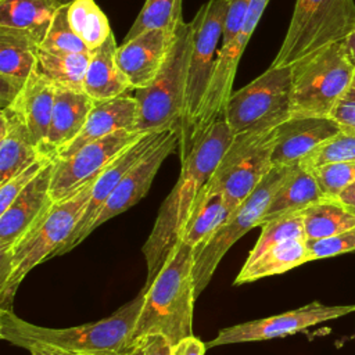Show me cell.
Masks as SVG:
<instances>
[{
  "label": "cell",
  "instance_id": "obj_30",
  "mask_svg": "<svg viewBox=\"0 0 355 355\" xmlns=\"http://www.w3.org/2000/svg\"><path fill=\"white\" fill-rule=\"evenodd\" d=\"M305 240L323 239L355 227V215L337 198H322L302 211Z\"/></svg>",
  "mask_w": 355,
  "mask_h": 355
},
{
  "label": "cell",
  "instance_id": "obj_12",
  "mask_svg": "<svg viewBox=\"0 0 355 355\" xmlns=\"http://www.w3.org/2000/svg\"><path fill=\"white\" fill-rule=\"evenodd\" d=\"M354 312L355 304L327 305L319 301H313L304 306L279 315L255 319L220 329L218 334L211 341L207 343V347L212 348L226 344L282 338L302 331L308 327L316 326L319 323L347 316Z\"/></svg>",
  "mask_w": 355,
  "mask_h": 355
},
{
  "label": "cell",
  "instance_id": "obj_35",
  "mask_svg": "<svg viewBox=\"0 0 355 355\" xmlns=\"http://www.w3.org/2000/svg\"><path fill=\"white\" fill-rule=\"evenodd\" d=\"M44 50H58L69 53H89L87 46L80 40V37L73 32L68 21V3H64L58 7L53 22L39 44Z\"/></svg>",
  "mask_w": 355,
  "mask_h": 355
},
{
  "label": "cell",
  "instance_id": "obj_21",
  "mask_svg": "<svg viewBox=\"0 0 355 355\" xmlns=\"http://www.w3.org/2000/svg\"><path fill=\"white\" fill-rule=\"evenodd\" d=\"M94 103L83 90L55 86L51 122L43 148L44 155L54 159L80 133Z\"/></svg>",
  "mask_w": 355,
  "mask_h": 355
},
{
  "label": "cell",
  "instance_id": "obj_9",
  "mask_svg": "<svg viewBox=\"0 0 355 355\" xmlns=\"http://www.w3.org/2000/svg\"><path fill=\"white\" fill-rule=\"evenodd\" d=\"M290 166H272L254 191L232 212L208 239L193 251V283L196 298L211 282L219 262L229 248L248 230L259 226L265 211L279 186L290 173Z\"/></svg>",
  "mask_w": 355,
  "mask_h": 355
},
{
  "label": "cell",
  "instance_id": "obj_40",
  "mask_svg": "<svg viewBox=\"0 0 355 355\" xmlns=\"http://www.w3.org/2000/svg\"><path fill=\"white\" fill-rule=\"evenodd\" d=\"M171 343L159 334H148L133 341L128 349L129 355H171Z\"/></svg>",
  "mask_w": 355,
  "mask_h": 355
},
{
  "label": "cell",
  "instance_id": "obj_42",
  "mask_svg": "<svg viewBox=\"0 0 355 355\" xmlns=\"http://www.w3.org/2000/svg\"><path fill=\"white\" fill-rule=\"evenodd\" d=\"M337 200L349 211L355 215V182L348 184L338 196Z\"/></svg>",
  "mask_w": 355,
  "mask_h": 355
},
{
  "label": "cell",
  "instance_id": "obj_13",
  "mask_svg": "<svg viewBox=\"0 0 355 355\" xmlns=\"http://www.w3.org/2000/svg\"><path fill=\"white\" fill-rule=\"evenodd\" d=\"M141 135L135 130H119L92 141L68 157L53 159L50 193L54 202L68 198L86 182L97 176L122 151Z\"/></svg>",
  "mask_w": 355,
  "mask_h": 355
},
{
  "label": "cell",
  "instance_id": "obj_20",
  "mask_svg": "<svg viewBox=\"0 0 355 355\" xmlns=\"http://www.w3.org/2000/svg\"><path fill=\"white\" fill-rule=\"evenodd\" d=\"M37 44L28 36L0 29V105L8 107L37 67Z\"/></svg>",
  "mask_w": 355,
  "mask_h": 355
},
{
  "label": "cell",
  "instance_id": "obj_5",
  "mask_svg": "<svg viewBox=\"0 0 355 355\" xmlns=\"http://www.w3.org/2000/svg\"><path fill=\"white\" fill-rule=\"evenodd\" d=\"M230 0L205 1L193 19L191 46L184 96V112L179 128V155L183 161L191 151L196 140L198 118L211 85L216 62V47L222 39L223 25Z\"/></svg>",
  "mask_w": 355,
  "mask_h": 355
},
{
  "label": "cell",
  "instance_id": "obj_29",
  "mask_svg": "<svg viewBox=\"0 0 355 355\" xmlns=\"http://www.w3.org/2000/svg\"><path fill=\"white\" fill-rule=\"evenodd\" d=\"M90 58L89 53H69L37 47L36 69L54 86L83 90V80Z\"/></svg>",
  "mask_w": 355,
  "mask_h": 355
},
{
  "label": "cell",
  "instance_id": "obj_10",
  "mask_svg": "<svg viewBox=\"0 0 355 355\" xmlns=\"http://www.w3.org/2000/svg\"><path fill=\"white\" fill-rule=\"evenodd\" d=\"M291 67L270 65L232 93L223 116L233 135L268 132L291 116Z\"/></svg>",
  "mask_w": 355,
  "mask_h": 355
},
{
  "label": "cell",
  "instance_id": "obj_27",
  "mask_svg": "<svg viewBox=\"0 0 355 355\" xmlns=\"http://www.w3.org/2000/svg\"><path fill=\"white\" fill-rule=\"evenodd\" d=\"M309 262L305 239H293L280 243L252 261H245L234 284L251 283L273 275H282L302 263Z\"/></svg>",
  "mask_w": 355,
  "mask_h": 355
},
{
  "label": "cell",
  "instance_id": "obj_46",
  "mask_svg": "<svg viewBox=\"0 0 355 355\" xmlns=\"http://www.w3.org/2000/svg\"><path fill=\"white\" fill-rule=\"evenodd\" d=\"M62 3H71V1H73V0H61Z\"/></svg>",
  "mask_w": 355,
  "mask_h": 355
},
{
  "label": "cell",
  "instance_id": "obj_23",
  "mask_svg": "<svg viewBox=\"0 0 355 355\" xmlns=\"http://www.w3.org/2000/svg\"><path fill=\"white\" fill-rule=\"evenodd\" d=\"M44 155L33 143L32 136L11 108L0 110V184Z\"/></svg>",
  "mask_w": 355,
  "mask_h": 355
},
{
  "label": "cell",
  "instance_id": "obj_28",
  "mask_svg": "<svg viewBox=\"0 0 355 355\" xmlns=\"http://www.w3.org/2000/svg\"><path fill=\"white\" fill-rule=\"evenodd\" d=\"M230 215L232 212L226 207L223 194L207 183L198 194L196 207L184 226L180 241L196 248L226 222Z\"/></svg>",
  "mask_w": 355,
  "mask_h": 355
},
{
  "label": "cell",
  "instance_id": "obj_24",
  "mask_svg": "<svg viewBox=\"0 0 355 355\" xmlns=\"http://www.w3.org/2000/svg\"><path fill=\"white\" fill-rule=\"evenodd\" d=\"M116 42L111 35L101 46L90 50V58L83 80V92L94 101H103L126 94L130 85L115 61Z\"/></svg>",
  "mask_w": 355,
  "mask_h": 355
},
{
  "label": "cell",
  "instance_id": "obj_25",
  "mask_svg": "<svg viewBox=\"0 0 355 355\" xmlns=\"http://www.w3.org/2000/svg\"><path fill=\"white\" fill-rule=\"evenodd\" d=\"M61 4V0H0V29L22 33L39 46Z\"/></svg>",
  "mask_w": 355,
  "mask_h": 355
},
{
  "label": "cell",
  "instance_id": "obj_31",
  "mask_svg": "<svg viewBox=\"0 0 355 355\" xmlns=\"http://www.w3.org/2000/svg\"><path fill=\"white\" fill-rule=\"evenodd\" d=\"M68 21L89 50L97 49L112 35L108 18L94 0L68 3Z\"/></svg>",
  "mask_w": 355,
  "mask_h": 355
},
{
  "label": "cell",
  "instance_id": "obj_3",
  "mask_svg": "<svg viewBox=\"0 0 355 355\" xmlns=\"http://www.w3.org/2000/svg\"><path fill=\"white\" fill-rule=\"evenodd\" d=\"M193 251L180 241L159 273L146 287L144 302L132 333V343L148 334L165 337L171 345L193 336Z\"/></svg>",
  "mask_w": 355,
  "mask_h": 355
},
{
  "label": "cell",
  "instance_id": "obj_44",
  "mask_svg": "<svg viewBox=\"0 0 355 355\" xmlns=\"http://www.w3.org/2000/svg\"><path fill=\"white\" fill-rule=\"evenodd\" d=\"M31 355H57L53 349L49 348H42V347H33L29 349Z\"/></svg>",
  "mask_w": 355,
  "mask_h": 355
},
{
  "label": "cell",
  "instance_id": "obj_33",
  "mask_svg": "<svg viewBox=\"0 0 355 355\" xmlns=\"http://www.w3.org/2000/svg\"><path fill=\"white\" fill-rule=\"evenodd\" d=\"M261 234L248 254L247 261H252L269 248L293 239H305L302 212L282 215L259 225Z\"/></svg>",
  "mask_w": 355,
  "mask_h": 355
},
{
  "label": "cell",
  "instance_id": "obj_7",
  "mask_svg": "<svg viewBox=\"0 0 355 355\" xmlns=\"http://www.w3.org/2000/svg\"><path fill=\"white\" fill-rule=\"evenodd\" d=\"M354 29V0H295L286 36L270 65L291 67L326 46L345 40Z\"/></svg>",
  "mask_w": 355,
  "mask_h": 355
},
{
  "label": "cell",
  "instance_id": "obj_38",
  "mask_svg": "<svg viewBox=\"0 0 355 355\" xmlns=\"http://www.w3.org/2000/svg\"><path fill=\"white\" fill-rule=\"evenodd\" d=\"M50 157H42L25 169L15 173L7 182L0 184V214H3L11 202L24 191V189L39 175V172L51 161Z\"/></svg>",
  "mask_w": 355,
  "mask_h": 355
},
{
  "label": "cell",
  "instance_id": "obj_4",
  "mask_svg": "<svg viewBox=\"0 0 355 355\" xmlns=\"http://www.w3.org/2000/svg\"><path fill=\"white\" fill-rule=\"evenodd\" d=\"M97 176L68 198L54 202L42 222L24 240L10 252L0 255V308L12 309V300L25 276L35 266L58 255L83 215Z\"/></svg>",
  "mask_w": 355,
  "mask_h": 355
},
{
  "label": "cell",
  "instance_id": "obj_32",
  "mask_svg": "<svg viewBox=\"0 0 355 355\" xmlns=\"http://www.w3.org/2000/svg\"><path fill=\"white\" fill-rule=\"evenodd\" d=\"M182 3L183 0H146L123 42L150 29H178L183 22Z\"/></svg>",
  "mask_w": 355,
  "mask_h": 355
},
{
  "label": "cell",
  "instance_id": "obj_18",
  "mask_svg": "<svg viewBox=\"0 0 355 355\" xmlns=\"http://www.w3.org/2000/svg\"><path fill=\"white\" fill-rule=\"evenodd\" d=\"M341 130L331 116H290L276 128L273 166L300 164L323 141Z\"/></svg>",
  "mask_w": 355,
  "mask_h": 355
},
{
  "label": "cell",
  "instance_id": "obj_11",
  "mask_svg": "<svg viewBox=\"0 0 355 355\" xmlns=\"http://www.w3.org/2000/svg\"><path fill=\"white\" fill-rule=\"evenodd\" d=\"M276 129L236 135L208 184L233 212L272 169Z\"/></svg>",
  "mask_w": 355,
  "mask_h": 355
},
{
  "label": "cell",
  "instance_id": "obj_8",
  "mask_svg": "<svg viewBox=\"0 0 355 355\" xmlns=\"http://www.w3.org/2000/svg\"><path fill=\"white\" fill-rule=\"evenodd\" d=\"M191 46L190 22L178 26L173 47L157 78L144 89H137L135 97L139 103L136 132L148 133L176 129L184 112V96Z\"/></svg>",
  "mask_w": 355,
  "mask_h": 355
},
{
  "label": "cell",
  "instance_id": "obj_2",
  "mask_svg": "<svg viewBox=\"0 0 355 355\" xmlns=\"http://www.w3.org/2000/svg\"><path fill=\"white\" fill-rule=\"evenodd\" d=\"M144 295L146 287L112 315L97 322L62 329L37 326L21 319L12 309L0 308V337L28 351L42 347L72 355H121L132 344V333Z\"/></svg>",
  "mask_w": 355,
  "mask_h": 355
},
{
  "label": "cell",
  "instance_id": "obj_19",
  "mask_svg": "<svg viewBox=\"0 0 355 355\" xmlns=\"http://www.w3.org/2000/svg\"><path fill=\"white\" fill-rule=\"evenodd\" d=\"M139 119V103L133 94L96 101L80 133L55 157H68L80 147L119 130H135Z\"/></svg>",
  "mask_w": 355,
  "mask_h": 355
},
{
  "label": "cell",
  "instance_id": "obj_22",
  "mask_svg": "<svg viewBox=\"0 0 355 355\" xmlns=\"http://www.w3.org/2000/svg\"><path fill=\"white\" fill-rule=\"evenodd\" d=\"M55 86L37 69L8 105L28 128L33 143L43 153L53 114Z\"/></svg>",
  "mask_w": 355,
  "mask_h": 355
},
{
  "label": "cell",
  "instance_id": "obj_41",
  "mask_svg": "<svg viewBox=\"0 0 355 355\" xmlns=\"http://www.w3.org/2000/svg\"><path fill=\"white\" fill-rule=\"evenodd\" d=\"M205 349L207 344H204L196 336H190L172 345L171 355H204Z\"/></svg>",
  "mask_w": 355,
  "mask_h": 355
},
{
  "label": "cell",
  "instance_id": "obj_37",
  "mask_svg": "<svg viewBox=\"0 0 355 355\" xmlns=\"http://www.w3.org/2000/svg\"><path fill=\"white\" fill-rule=\"evenodd\" d=\"M309 262L355 251V227L334 236L306 240Z\"/></svg>",
  "mask_w": 355,
  "mask_h": 355
},
{
  "label": "cell",
  "instance_id": "obj_34",
  "mask_svg": "<svg viewBox=\"0 0 355 355\" xmlns=\"http://www.w3.org/2000/svg\"><path fill=\"white\" fill-rule=\"evenodd\" d=\"M344 161H355V130L341 129L309 153L300 165L313 171L326 164Z\"/></svg>",
  "mask_w": 355,
  "mask_h": 355
},
{
  "label": "cell",
  "instance_id": "obj_45",
  "mask_svg": "<svg viewBox=\"0 0 355 355\" xmlns=\"http://www.w3.org/2000/svg\"><path fill=\"white\" fill-rule=\"evenodd\" d=\"M54 351V349H53ZM57 355H72V354H65V352H60V351H54Z\"/></svg>",
  "mask_w": 355,
  "mask_h": 355
},
{
  "label": "cell",
  "instance_id": "obj_1",
  "mask_svg": "<svg viewBox=\"0 0 355 355\" xmlns=\"http://www.w3.org/2000/svg\"><path fill=\"white\" fill-rule=\"evenodd\" d=\"M233 139L234 135L230 126L225 116H220L204 132L189 155L182 161L178 182L164 200L154 227L141 250L147 263L144 287L151 284L180 243L182 233L196 207L200 191L215 173Z\"/></svg>",
  "mask_w": 355,
  "mask_h": 355
},
{
  "label": "cell",
  "instance_id": "obj_14",
  "mask_svg": "<svg viewBox=\"0 0 355 355\" xmlns=\"http://www.w3.org/2000/svg\"><path fill=\"white\" fill-rule=\"evenodd\" d=\"M178 148V130H166L161 140L125 173L122 180L118 183V186L111 193L104 207L96 216L90 227V233L107 220L136 205L147 194L162 162Z\"/></svg>",
  "mask_w": 355,
  "mask_h": 355
},
{
  "label": "cell",
  "instance_id": "obj_47",
  "mask_svg": "<svg viewBox=\"0 0 355 355\" xmlns=\"http://www.w3.org/2000/svg\"><path fill=\"white\" fill-rule=\"evenodd\" d=\"M121 355H129V354H128V351H125V352H123V354H121Z\"/></svg>",
  "mask_w": 355,
  "mask_h": 355
},
{
  "label": "cell",
  "instance_id": "obj_43",
  "mask_svg": "<svg viewBox=\"0 0 355 355\" xmlns=\"http://www.w3.org/2000/svg\"><path fill=\"white\" fill-rule=\"evenodd\" d=\"M345 44L348 47V51H349V55L355 64V29L352 31V33H349V36L345 39Z\"/></svg>",
  "mask_w": 355,
  "mask_h": 355
},
{
  "label": "cell",
  "instance_id": "obj_16",
  "mask_svg": "<svg viewBox=\"0 0 355 355\" xmlns=\"http://www.w3.org/2000/svg\"><path fill=\"white\" fill-rule=\"evenodd\" d=\"M53 159L0 214V255L10 252L47 215L54 205L51 198Z\"/></svg>",
  "mask_w": 355,
  "mask_h": 355
},
{
  "label": "cell",
  "instance_id": "obj_36",
  "mask_svg": "<svg viewBox=\"0 0 355 355\" xmlns=\"http://www.w3.org/2000/svg\"><path fill=\"white\" fill-rule=\"evenodd\" d=\"M312 172L324 197L337 198L348 184L355 182V161L326 164Z\"/></svg>",
  "mask_w": 355,
  "mask_h": 355
},
{
  "label": "cell",
  "instance_id": "obj_26",
  "mask_svg": "<svg viewBox=\"0 0 355 355\" xmlns=\"http://www.w3.org/2000/svg\"><path fill=\"white\" fill-rule=\"evenodd\" d=\"M322 198H324V194L313 172L297 164L275 191L261 223L282 215L302 212Z\"/></svg>",
  "mask_w": 355,
  "mask_h": 355
},
{
  "label": "cell",
  "instance_id": "obj_6",
  "mask_svg": "<svg viewBox=\"0 0 355 355\" xmlns=\"http://www.w3.org/2000/svg\"><path fill=\"white\" fill-rule=\"evenodd\" d=\"M355 64L345 40L326 46L291 65V116H331L348 90Z\"/></svg>",
  "mask_w": 355,
  "mask_h": 355
},
{
  "label": "cell",
  "instance_id": "obj_17",
  "mask_svg": "<svg viewBox=\"0 0 355 355\" xmlns=\"http://www.w3.org/2000/svg\"><path fill=\"white\" fill-rule=\"evenodd\" d=\"M176 32L166 28L150 29L118 46L115 61L132 90L144 89L157 78L173 47Z\"/></svg>",
  "mask_w": 355,
  "mask_h": 355
},
{
  "label": "cell",
  "instance_id": "obj_15",
  "mask_svg": "<svg viewBox=\"0 0 355 355\" xmlns=\"http://www.w3.org/2000/svg\"><path fill=\"white\" fill-rule=\"evenodd\" d=\"M166 130L148 132L141 135L135 143H132L125 151H122L111 164H108L100 172V175L97 176L92 187L90 198L83 211V215L76 223L69 239L65 241V244L60 250L58 255L67 254L68 251L73 250L78 244H80L85 239L89 237L90 227L96 216L98 215V212L101 211V208L104 207L105 201L108 200L111 193L115 190L118 183L122 180L125 173L161 140V137L165 135Z\"/></svg>",
  "mask_w": 355,
  "mask_h": 355
},
{
  "label": "cell",
  "instance_id": "obj_39",
  "mask_svg": "<svg viewBox=\"0 0 355 355\" xmlns=\"http://www.w3.org/2000/svg\"><path fill=\"white\" fill-rule=\"evenodd\" d=\"M331 118L341 126V129L355 130V73L348 90L333 110Z\"/></svg>",
  "mask_w": 355,
  "mask_h": 355
}]
</instances>
